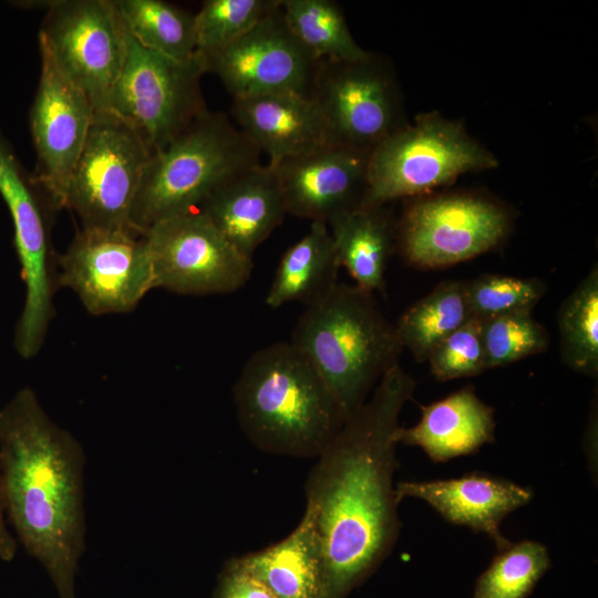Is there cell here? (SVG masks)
<instances>
[{
	"label": "cell",
	"instance_id": "obj_1",
	"mask_svg": "<svg viewBox=\"0 0 598 598\" xmlns=\"http://www.w3.org/2000/svg\"><path fill=\"white\" fill-rule=\"evenodd\" d=\"M415 386L399 364L391 368L371 399L348 415L309 472L306 507L313 518L322 560L318 598H346L396 542L394 435Z\"/></svg>",
	"mask_w": 598,
	"mask_h": 598
},
{
	"label": "cell",
	"instance_id": "obj_2",
	"mask_svg": "<svg viewBox=\"0 0 598 598\" xmlns=\"http://www.w3.org/2000/svg\"><path fill=\"white\" fill-rule=\"evenodd\" d=\"M84 464L79 441L47 414L31 388L19 390L0 410L4 511L59 598H75L85 550Z\"/></svg>",
	"mask_w": 598,
	"mask_h": 598
},
{
	"label": "cell",
	"instance_id": "obj_3",
	"mask_svg": "<svg viewBox=\"0 0 598 598\" xmlns=\"http://www.w3.org/2000/svg\"><path fill=\"white\" fill-rule=\"evenodd\" d=\"M238 423L259 450L317 457L348 414L313 364L291 343L255 351L234 385Z\"/></svg>",
	"mask_w": 598,
	"mask_h": 598
},
{
	"label": "cell",
	"instance_id": "obj_4",
	"mask_svg": "<svg viewBox=\"0 0 598 598\" xmlns=\"http://www.w3.org/2000/svg\"><path fill=\"white\" fill-rule=\"evenodd\" d=\"M290 342L313 364L347 414L368 400L403 350L372 293L337 286L299 317Z\"/></svg>",
	"mask_w": 598,
	"mask_h": 598
},
{
	"label": "cell",
	"instance_id": "obj_5",
	"mask_svg": "<svg viewBox=\"0 0 598 598\" xmlns=\"http://www.w3.org/2000/svg\"><path fill=\"white\" fill-rule=\"evenodd\" d=\"M259 150L223 112L207 110L163 150L151 155L133 203L132 228L198 210L238 172L259 164Z\"/></svg>",
	"mask_w": 598,
	"mask_h": 598
},
{
	"label": "cell",
	"instance_id": "obj_6",
	"mask_svg": "<svg viewBox=\"0 0 598 598\" xmlns=\"http://www.w3.org/2000/svg\"><path fill=\"white\" fill-rule=\"evenodd\" d=\"M497 165L494 154L472 138L460 121L437 113L422 114L370 153L368 187L361 208L424 196L465 173Z\"/></svg>",
	"mask_w": 598,
	"mask_h": 598
},
{
	"label": "cell",
	"instance_id": "obj_7",
	"mask_svg": "<svg viewBox=\"0 0 598 598\" xmlns=\"http://www.w3.org/2000/svg\"><path fill=\"white\" fill-rule=\"evenodd\" d=\"M203 74L198 60L175 61L127 33L125 60L105 110L126 122L152 155L208 110L200 87Z\"/></svg>",
	"mask_w": 598,
	"mask_h": 598
},
{
	"label": "cell",
	"instance_id": "obj_8",
	"mask_svg": "<svg viewBox=\"0 0 598 598\" xmlns=\"http://www.w3.org/2000/svg\"><path fill=\"white\" fill-rule=\"evenodd\" d=\"M150 157L126 122L110 111H95L62 208L78 216L81 228L133 229L131 212Z\"/></svg>",
	"mask_w": 598,
	"mask_h": 598
},
{
	"label": "cell",
	"instance_id": "obj_9",
	"mask_svg": "<svg viewBox=\"0 0 598 598\" xmlns=\"http://www.w3.org/2000/svg\"><path fill=\"white\" fill-rule=\"evenodd\" d=\"M512 217L498 202L473 193L420 196L404 209L395 244L416 268L453 266L495 249L508 236Z\"/></svg>",
	"mask_w": 598,
	"mask_h": 598
},
{
	"label": "cell",
	"instance_id": "obj_10",
	"mask_svg": "<svg viewBox=\"0 0 598 598\" xmlns=\"http://www.w3.org/2000/svg\"><path fill=\"white\" fill-rule=\"evenodd\" d=\"M311 97L334 144L371 153L408 122L392 68L369 52L360 60H321Z\"/></svg>",
	"mask_w": 598,
	"mask_h": 598
},
{
	"label": "cell",
	"instance_id": "obj_11",
	"mask_svg": "<svg viewBox=\"0 0 598 598\" xmlns=\"http://www.w3.org/2000/svg\"><path fill=\"white\" fill-rule=\"evenodd\" d=\"M59 267V286L93 316L130 312L155 288L146 237L133 229L80 228Z\"/></svg>",
	"mask_w": 598,
	"mask_h": 598
},
{
	"label": "cell",
	"instance_id": "obj_12",
	"mask_svg": "<svg viewBox=\"0 0 598 598\" xmlns=\"http://www.w3.org/2000/svg\"><path fill=\"white\" fill-rule=\"evenodd\" d=\"M39 39L63 74L105 110L121 73L127 32L113 0L50 1Z\"/></svg>",
	"mask_w": 598,
	"mask_h": 598
},
{
	"label": "cell",
	"instance_id": "obj_13",
	"mask_svg": "<svg viewBox=\"0 0 598 598\" xmlns=\"http://www.w3.org/2000/svg\"><path fill=\"white\" fill-rule=\"evenodd\" d=\"M155 288L179 295L230 293L249 280L245 256L199 210L162 220L144 233Z\"/></svg>",
	"mask_w": 598,
	"mask_h": 598
},
{
	"label": "cell",
	"instance_id": "obj_14",
	"mask_svg": "<svg viewBox=\"0 0 598 598\" xmlns=\"http://www.w3.org/2000/svg\"><path fill=\"white\" fill-rule=\"evenodd\" d=\"M0 195L13 221L14 247L25 285L14 347L23 359L42 348L54 316L49 229L40 192L0 133Z\"/></svg>",
	"mask_w": 598,
	"mask_h": 598
},
{
	"label": "cell",
	"instance_id": "obj_15",
	"mask_svg": "<svg viewBox=\"0 0 598 598\" xmlns=\"http://www.w3.org/2000/svg\"><path fill=\"white\" fill-rule=\"evenodd\" d=\"M233 99L271 93L311 97L321 60L292 33L278 6L239 39L198 60Z\"/></svg>",
	"mask_w": 598,
	"mask_h": 598
},
{
	"label": "cell",
	"instance_id": "obj_16",
	"mask_svg": "<svg viewBox=\"0 0 598 598\" xmlns=\"http://www.w3.org/2000/svg\"><path fill=\"white\" fill-rule=\"evenodd\" d=\"M39 48L41 74L30 111L37 152L32 179L44 203L52 209H61L95 111L86 95L59 69L40 39Z\"/></svg>",
	"mask_w": 598,
	"mask_h": 598
},
{
	"label": "cell",
	"instance_id": "obj_17",
	"mask_svg": "<svg viewBox=\"0 0 598 598\" xmlns=\"http://www.w3.org/2000/svg\"><path fill=\"white\" fill-rule=\"evenodd\" d=\"M369 156L368 152L330 144L280 162L272 168L287 214L328 223L337 215L361 208L368 187Z\"/></svg>",
	"mask_w": 598,
	"mask_h": 598
},
{
	"label": "cell",
	"instance_id": "obj_18",
	"mask_svg": "<svg viewBox=\"0 0 598 598\" xmlns=\"http://www.w3.org/2000/svg\"><path fill=\"white\" fill-rule=\"evenodd\" d=\"M395 495L399 503L406 497L426 502L448 523L487 535L502 550L512 543L501 532L502 520L527 505L533 491L475 472L448 480L401 482L395 486Z\"/></svg>",
	"mask_w": 598,
	"mask_h": 598
},
{
	"label": "cell",
	"instance_id": "obj_19",
	"mask_svg": "<svg viewBox=\"0 0 598 598\" xmlns=\"http://www.w3.org/2000/svg\"><path fill=\"white\" fill-rule=\"evenodd\" d=\"M236 126L268 156V165L334 144L317 102L295 93L234 99Z\"/></svg>",
	"mask_w": 598,
	"mask_h": 598
},
{
	"label": "cell",
	"instance_id": "obj_20",
	"mask_svg": "<svg viewBox=\"0 0 598 598\" xmlns=\"http://www.w3.org/2000/svg\"><path fill=\"white\" fill-rule=\"evenodd\" d=\"M198 210L249 258L287 214L275 169L260 163L224 182Z\"/></svg>",
	"mask_w": 598,
	"mask_h": 598
},
{
	"label": "cell",
	"instance_id": "obj_21",
	"mask_svg": "<svg viewBox=\"0 0 598 598\" xmlns=\"http://www.w3.org/2000/svg\"><path fill=\"white\" fill-rule=\"evenodd\" d=\"M494 409L484 403L473 385H466L429 405L412 427H399L396 443L421 447L431 461L446 462L477 452L495 441Z\"/></svg>",
	"mask_w": 598,
	"mask_h": 598
},
{
	"label": "cell",
	"instance_id": "obj_22",
	"mask_svg": "<svg viewBox=\"0 0 598 598\" xmlns=\"http://www.w3.org/2000/svg\"><path fill=\"white\" fill-rule=\"evenodd\" d=\"M276 598H318L322 560L311 512L306 507L296 528L280 542L234 558Z\"/></svg>",
	"mask_w": 598,
	"mask_h": 598
},
{
	"label": "cell",
	"instance_id": "obj_23",
	"mask_svg": "<svg viewBox=\"0 0 598 598\" xmlns=\"http://www.w3.org/2000/svg\"><path fill=\"white\" fill-rule=\"evenodd\" d=\"M327 224L340 267L358 288L384 291L385 270L395 244V227L382 207L359 208L332 217Z\"/></svg>",
	"mask_w": 598,
	"mask_h": 598
},
{
	"label": "cell",
	"instance_id": "obj_24",
	"mask_svg": "<svg viewBox=\"0 0 598 598\" xmlns=\"http://www.w3.org/2000/svg\"><path fill=\"white\" fill-rule=\"evenodd\" d=\"M339 268L327 223L311 221L306 235L283 252L266 305L279 308L297 301L310 306L337 286Z\"/></svg>",
	"mask_w": 598,
	"mask_h": 598
},
{
	"label": "cell",
	"instance_id": "obj_25",
	"mask_svg": "<svg viewBox=\"0 0 598 598\" xmlns=\"http://www.w3.org/2000/svg\"><path fill=\"white\" fill-rule=\"evenodd\" d=\"M122 23L144 48L175 61H196L195 14L162 0H113Z\"/></svg>",
	"mask_w": 598,
	"mask_h": 598
},
{
	"label": "cell",
	"instance_id": "obj_26",
	"mask_svg": "<svg viewBox=\"0 0 598 598\" xmlns=\"http://www.w3.org/2000/svg\"><path fill=\"white\" fill-rule=\"evenodd\" d=\"M471 318L465 281L450 280L441 282L406 309L395 328L402 347L422 362L442 340Z\"/></svg>",
	"mask_w": 598,
	"mask_h": 598
},
{
	"label": "cell",
	"instance_id": "obj_27",
	"mask_svg": "<svg viewBox=\"0 0 598 598\" xmlns=\"http://www.w3.org/2000/svg\"><path fill=\"white\" fill-rule=\"evenodd\" d=\"M287 24L319 60L354 61L369 52L354 40L340 6L331 0H280Z\"/></svg>",
	"mask_w": 598,
	"mask_h": 598
},
{
	"label": "cell",
	"instance_id": "obj_28",
	"mask_svg": "<svg viewBox=\"0 0 598 598\" xmlns=\"http://www.w3.org/2000/svg\"><path fill=\"white\" fill-rule=\"evenodd\" d=\"M561 361L571 370L598 375V268L566 297L558 310Z\"/></svg>",
	"mask_w": 598,
	"mask_h": 598
},
{
	"label": "cell",
	"instance_id": "obj_29",
	"mask_svg": "<svg viewBox=\"0 0 598 598\" xmlns=\"http://www.w3.org/2000/svg\"><path fill=\"white\" fill-rule=\"evenodd\" d=\"M550 564L544 544L530 539L511 543L477 578L473 598H527Z\"/></svg>",
	"mask_w": 598,
	"mask_h": 598
},
{
	"label": "cell",
	"instance_id": "obj_30",
	"mask_svg": "<svg viewBox=\"0 0 598 598\" xmlns=\"http://www.w3.org/2000/svg\"><path fill=\"white\" fill-rule=\"evenodd\" d=\"M279 0H206L195 13L197 60L229 45L272 11Z\"/></svg>",
	"mask_w": 598,
	"mask_h": 598
},
{
	"label": "cell",
	"instance_id": "obj_31",
	"mask_svg": "<svg viewBox=\"0 0 598 598\" xmlns=\"http://www.w3.org/2000/svg\"><path fill=\"white\" fill-rule=\"evenodd\" d=\"M487 369L511 364L545 352L550 344L546 329L533 312H515L481 320Z\"/></svg>",
	"mask_w": 598,
	"mask_h": 598
},
{
	"label": "cell",
	"instance_id": "obj_32",
	"mask_svg": "<svg viewBox=\"0 0 598 598\" xmlns=\"http://www.w3.org/2000/svg\"><path fill=\"white\" fill-rule=\"evenodd\" d=\"M471 317L485 320L492 317L533 312L547 287L537 278L483 275L465 281Z\"/></svg>",
	"mask_w": 598,
	"mask_h": 598
},
{
	"label": "cell",
	"instance_id": "obj_33",
	"mask_svg": "<svg viewBox=\"0 0 598 598\" xmlns=\"http://www.w3.org/2000/svg\"><path fill=\"white\" fill-rule=\"evenodd\" d=\"M426 361L440 381L474 377L487 370L481 320L472 317L442 340Z\"/></svg>",
	"mask_w": 598,
	"mask_h": 598
},
{
	"label": "cell",
	"instance_id": "obj_34",
	"mask_svg": "<svg viewBox=\"0 0 598 598\" xmlns=\"http://www.w3.org/2000/svg\"><path fill=\"white\" fill-rule=\"evenodd\" d=\"M215 598H276L259 580L234 559L220 574Z\"/></svg>",
	"mask_w": 598,
	"mask_h": 598
},
{
	"label": "cell",
	"instance_id": "obj_35",
	"mask_svg": "<svg viewBox=\"0 0 598 598\" xmlns=\"http://www.w3.org/2000/svg\"><path fill=\"white\" fill-rule=\"evenodd\" d=\"M4 505L1 488L0 477V558L4 561H11L17 554V542L10 534L4 518H3Z\"/></svg>",
	"mask_w": 598,
	"mask_h": 598
}]
</instances>
